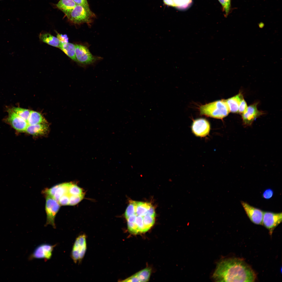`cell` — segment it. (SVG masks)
Here are the masks:
<instances>
[{
    "label": "cell",
    "instance_id": "1",
    "mask_svg": "<svg viewBox=\"0 0 282 282\" xmlns=\"http://www.w3.org/2000/svg\"><path fill=\"white\" fill-rule=\"evenodd\" d=\"M217 282L255 281L256 275L244 260L237 258H223L218 262L212 275Z\"/></svg>",
    "mask_w": 282,
    "mask_h": 282
},
{
    "label": "cell",
    "instance_id": "2",
    "mask_svg": "<svg viewBox=\"0 0 282 282\" xmlns=\"http://www.w3.org/2000/svg\"><path fill=\"white\" fill-rule=\"evenodd\" d=\"M124 215L127 220L128 231L134 234L144 233L149 230L155 223L156 216L137 214L134 210L132 200L130 201Z\"/></svg>",
    "mask_w": 282,
    "mask_h": 282
},
{
    "label": "cell",
    "instance_id": "3",
    "mask_svg": "<svg viewBox=\"0 0 282 282\" xmlns=\"http://www.w3.org/2000/svg\"><path fill=\"white\" fill-rule=\"evenodd\" d=\"M200 114L206 116L222 119L230 112L225 100L222 99L202 105L199 108Z\"/></svg>",
    "mask_w": 282,
    "mask_h": 282
},
{
    "label": "cell",
    "instance_id": "4",
    "mask_svg": "<svg viewBox=\"0 0 282 282\" xmlns=\"http://www.w3.org/2000/svg\"><path fill=\"white\" fill-rule=\"evenodd\" d=\"M45 196V210L47 215L45 225H50L55 228V219L60 208V204L52 197L48 195Z\"/></svg>",
    "mask_w": 282,
    "mask_h": 282
},
{
    "label": "cell",
    "instance_id": "5",
    "mask_svg": "<svg viewBox=\"0 0 282 282\" xmlns=\"http://www.w3.org/2000/svg\"><path fill=\"white\" fill-rule=\"evenodd\" d=\"M75 55L77 62L84 65H88L95 62L100 57L93 56L86 46L75 45Z\"/></svg>",
    "mask_w": 282,
    "mask_h": 282
},
{
    "label": "cell",
    "instance_id": "6",
    "mask_svg": "<svg viewBox=\"0 0 282 282\" xmlns=\"http://www.w3.org/2000/svg\"><path fill=\"white\" fill-rule=\"evenodd\" d=\"M86 249V236L82 234L75 239L71 253V257L74 262L80 261L83 258Z\"/></svg>",
    "mask_w": 282,
    "mask_h": 282
},
{
    "label": "cell",
    "instance_id": "7",
    "mask_svg": "<svg viewBox=\"0 0 282 282\" xmlns=\"http://www.w3.org/2000/svg\"><path fill=\"white\" fill-rule=\"evenodd\" d=\"M92 16L83 6L76 5L67 17L72 22L79 24L90 23Z\"/></svg>",
    "mask_w": 282,
    "mask_h": 282
},
{
    "label": "cell",
    "instance_id": "8",
    "mask_svg": "<svg viewBox=\"0 0 282 282\" xmlns=\"http://www.w3.org/2000/svg\"><path fill=\"white\" fill-rule=\"evenodd\" d=\"M282 213L263 212L262 225L268 230L272 235L274 229L282 222Z\"/></svg>",
    "mask_w": 282,
    "mask_h": 282
},
{
    "label": "cell",
    "instance_id": "9",
    "mask_svg": "<svg viewBox=\"0 0 282 282\" xmlns=\"http://www.w3.org/2000/svg\"><path fill=\"white\" fill-rule=\"evenodd\" d=\"M241 203L250 220L255 224L262 225L263 212L245 202L241 201Z\"/></svg>",
    "mask_w": 282,
    "mask_h": 282
},
{
    "label": "cell",
    "instance_id": "10",
    "mask_svg": "<svg viewBox=\"0 0 282 282\" xmlns=\"http://www.w3.org/2000/svg\"><path fill=\"white\" fill-rule=\"evenodd\" d=\"M257 104L256 103L250 105L242 114L243 123L244 126H251L256 119L263 114V111L258 110Z\"/></svg>",
    "mask_w": 282,
    "mask_h": 282
},
{
    "label": "cell",
    "instance_id": "11",
    "mask_svg": "<svg viewBox=\"0 0 282 282\" xmlns=\"http://www.w3.org/2000/svg\"><path fill=\"white\" fill-rule=\"evenodd\" d=\"M55 245L46 243L39 245L35 249L29 259H44L46 260L50 259Z\"/></svg>",
    "mask_w": 282,
    "mask_h": 282
},
{
    "label": "cell",
    "instance_id": "12",
    "mask_svg": "<svg viewBox=\"0 0 282 282\" xmlns=\"http://www.w3.org/2000/svg\"><path fill=\"white\" fill-rule=\"evenodd\" d=\"M210 129L209 122L205 119L203 118L194 120L192 126L193 133L198 137L205 136L209 134Z\"/></svg>",
    "mask_w": 282,
    "mask_h": 282
},
{
    "label": "cell",
    "instance_id": "13",
    "mask_svg": "<svg viewBox=\"0 0 282 282\" xmlns=\"http://www.w3.org/2000/svg\"><path fill=\"white\" fill-rule=\"evenodd\" d=\"M7 120L13 127L19 132L25 131L28 125L26 121L16 114L11 109L8 111Z\"/></svg>",
    "mask_w": 282,
    "mask_h": 282
},
{
    "label": "cell",
    "instance_id": "14",
    "mask_svg": "<svg viewBox=\"0 0 282 282\" xmlns=\"http://www.w3.org/2000/svg\"><path fill=\"white\" fill-rule=\"evenodd\" d=\"M151 273V268L150 267L146 268L121 281L147 282L149 280Z\"/></svg>",
    "mask_w": 282,
    "mask_h": 282
},
{
    "label": "cell",
    "instance_id": "15",
    "mask_svg": "<svg viewBox=\"0 0 282 282\" xmlns=\"http://www.w3.org/2000/svg\"><path fill=\"white\" fill-rule=\"evenodd\" d=\"M48 125L46 123H42L34 125H28L26 131L34 136L43 135L46 134L48 130Z\"/></svg>",
    "mask_w": 282,
    "mask_h": 282
},
{
    "label": "cell",
    "instance_id": "16",
    "mask_svg": "<svg viewBox=\"0 0 282 282\" xmlns=\"http://www.w3.org/2000/svg\"><path fill=\"white\" fill-rule=\"evenodd\" d=\"M243 99L242 94L240 92L237 95L225 100L230 112L233 113H238L239 104Z\"/></svg>",
    "mask_w": 282,
    "mask_h": 282
},
{
    "label": "cell",
    "instance_id": "17",
    "mask_svg": "<svg viewBox=\"0 0 282 282\" xmlns=\"http://www.w3.org/2000/svg\"><path fill=\"white\" fill-rule=\"evenodd\" d=\"M76 4L73 0H60L56 4L57 7L67 16Z\"/></svg>",
    "mask_w": 282,
    "mask_h": 282
},
{
    "label": "cell",
    "instance_id": "18",
    "mask_svg": "<svg viewBox=\"0 0 282 282\" xmlns=\"http://www.w3.org/2000/svg\"><path fill=\"white\" fill-rule=\"evenodd\" d=\"M59 48L71 59L77 62L75 55V44L69 42L61 43Z\"/></svg>",
    "mask_w": 282,
    "mask_h": 282
},
{
    "label": "cell",
    "instance_id": "19",
    "mask_svg": "<svg viewBox=\"0 0 282 282\" xmlns=\"http://www.w3.org/2000/svg\"><path fill=\"white\" fill-rule=\"evenodd\" d=\"M40 39L43 42L52 46L59 48L61 43L58 39L47 33H42L39 36Z\"/></svg>",
    "mask_w": 282,
    "mask_h": 282
},
{
    "label": "cell",
    "instance_id": "20",
    "mask_svg": "<svg viewBox=\"0 0 282 282\" xmlns=\"http://www.w3.org/2000/svg\"><path fill=\"white\" fill-rule=\"evenodd\" d=\"M164 3L169 6L179 9L187 8L192 3V0H163Z\"/></svg>",
    "mask_w": 282,
    "mask_h": 282
},
{
    "label": "cell",
    "instance_id": "21",
    "mask_svg": "<svg viewBox=\"0 0 282 282\" xmlns=\"http://www.w3.org/2000/svg\"><path fill=\"white\" fill-rule=\"evenodd\" d=\"M72 183H64L58 184V187L53 197L58 202L61 197L64 195L68 194L69 187Z\"/></svg>",
    "mask_w": 282,
    "mask_h": 282
},
{
    "label": "cell",
    "instance_id": "22",
    "mask_svg": "<svg viewBox=\"0 0 282 282\" xmlns=\"http://www.w3.org/2000/svg\"><path fill=\"white\" fill-rule=\"evenodd\" d=\"M28 125H34L42 123H46L45 120L39 112L30 111V115L27 121Z\"/></svg>",
    "mask_w": 282,
    "mask_h": 282
},
{
    "label": "cell",
    "instance_id": "23",
    "mask_svg": "<svg viewBox=\"0 0 282 282\" xmlns=\"http://www.w3.org/2000/svg\"><path fill=\"white\" fill-rule=\"evenodd\" d=\"M11 109L16 114L27 122L30 115V110L19 107H13Z\"/></svg>",
    "mask_w": 282,
    "mask_h": 282
},
{
    "label": "cell",
    "instance_id": "24",
    "mask_svg": "<svg viewBox=\"0 0 282 282\" xmlns=\"http://www.w3.org/2000/svg\"><path fill=\"white\" fill-rule=\"evenodd\" d=\"M84 193L81 188L72 183L68 189V194L69 197L71 195H79Z\"/></svg>",
    "mask_w": 282,
    "mask_h": 282
},
{
    "label": "cell",
    "instance_id": "25",
    "mask_svg": "<svg viewBox=\"0 0 282 282\" xmlns=\"http://www.w3.org/2000/svg\"><path fill=\"white\" fill-rule=\"evenodd\" d=\"M218 0L222 5L223 10L225 12V17H227L231 9V0Z\"/></svg>",
    "mask_w": 282,
    "mask_h": 282
},
{
    "label": "cell",
    "instance_id": "26",
    "mask_svg": "<svg viewBox=\"0 0 282 282\" xmlns=\"http://www.w3.org/2000/svg\"><path fill=\"white\" fill-rule=\"evenodd\" d=\"M84 193L78 195H71L69 197L68 205H74L80 202L83 198Z\"/></svg>",
    "mask_w": 282,
    "mask_h": 282
},
{
    "label": "cell",
    "instance_id": "27",
    "mask_svg": "<svg viewBox=\"0 0 282 282\" xmlns=\"http://www.w3.org/2000/svg\"><path fill=\"white\" fill-rule=\"evenodd\" d=\"M76 5H80L84 7L89 13L92 16V13L90 9L87 0H73Z\"/></svg>",
    "mask_w": 282,
    "mask_h": 282
},
{
    "label": "cell",
    "instance_id": "28",
    "mask_svg": "<svg viewBox=\"0 0 282 282\" xmlns=\"http://www.w3.org/2000/svg\"><path fill=\"white\" fill-rule=\"evenodd\" d=\"M273 195V190L271 188H268L264 191L262 194V197L263 198L268 200L271 198Z\"/></svg>",
    "mask_w": 282,
    "mask_h": 282
},
{
    "label": "cell",
    "instance_id": "29",
    "mask_svg": "<svg viewBox=\"0 0 282 282\" xmlns=\"http://www.w3.org/2000/svg\"><path fill=\"white\" fill-rule=\"evenodd\" d=\"M69 201V196L67 195H64L60 198L58 202L60 205H68Z\"/></svg>",
    "mask_w": 282,
    "mask_h": 282
},
{
    "label": "cell",
    "instance_id": "30",
    "mask_svg": "<svg viewBox=\"0 0 282 282\" xmlns=\"http://www.w3.org/2000/svg\"><path fill=\"white\" fill-rule=\"evenodd\" d=\"M247 107V103L243 99L241 101L239 105L238 110V113L242 114L246 109Z\"/></svg>",
    "mask_w": 282,
    "mask_h": 282
},
{
    "label": "cell",
    "instance_id": "31",
    "mask_svg": "<svg viewBox=\"0 0 282 282\" xmlns=\"http://www.w3.org/2000/svg\"><path fill=\"white\" fill-rule=\"evenodd\" d=\"M57 37L61 43H66L68 42V38L66 34H58Z\"/></svg>",
    "mask_w": 282,
    "mask_h": 282
}]
</instances>
